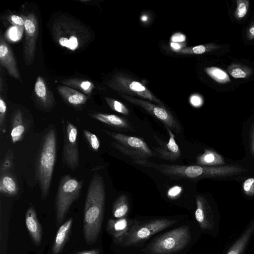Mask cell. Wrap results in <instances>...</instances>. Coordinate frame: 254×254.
I'll list each match as a JSON object with an SVG mask.
<instances>
[{
  "instance_id": "cell-1",
  "label": "cell",
  "mask_w": 254,
  "mask_h": 254,
  "mask_svg": "<svg viewBox=\"0 0 254 254\" xmlns=\"http://www.w3.org/2000/svg\"><path fill=\"white\" fill-rule=\"evenodd\" d=\"M105 200V188L102 177L97 173L89 183L84 205L83 232L87 244L94 243L100 232Z\"/></svg>"
},
{
  "instance_id": "cell-2",
  "label": "cell",
  "mask_w": 254,
  "mask_h": 254,
  "mask_svg": "<svg viewBox=\"0 0 254 254\" xmlns=\"http://www.w3.org/2000/svg\"><path fill=\"white\" fill-rule=\"evenodd\" d=\"M51 33L59 45L71 51L84 48L91 41L92 36L84 24L65 15L55 19L51 27Z\"/></svg>"
},
{
  "instance_id": "cell-3",
  "label": "cell",
  "mask_w": 254,
  "mask_h": 254,
  "mask_svg": "<svg viewBox=\"0 0 254 254\" xmlns=\"http://www.w3.org/2000/svg\"><path fill=\"white\" fill-rule=\"evenodd\" d=\"M57 154V135L54 127L49 128L42 139L35 165V178L41 197L46 199L50 190Z\"/></svg>"
},
{
  "instance_id": "cell-4",
  "label": "cell",
  "mask_w": 254,
  "mask_h": 254,
  "mask_svg": "<svg viewBox=\"0 0 254 254\" xmlns=\"http://www.w3.org/2000/svg\"><path fill=\"white\" fill-rule=\"evenodd\" d=\"M132 162L142 167L153 169L172 179L209 178L217 180L222 176L220 167H203L197 165H181L157 164L146 159H132Z\"/></svg>"
},
{
  "instance_id": "cell-5",
  "label": "cell",
  "mask_w": 254,
  "mask_h": 254,
  "mask_svg": "<svg viewBox=\"0 0 254 254\" xmlns=\"http://www.w3.org/2000/svg\"><path fill=\"white\" fill-rule=\"evenodd\" d=\"M83 180L79 181L70 175L63 176L59 184L55 198L56 219L61 223L73 202L80 196Z\"/></svg>"
},
{
  "instance_id": "cell-6",
  "label": "cell",
  "mask_w": 254,
  "mask_h": 254,
  "mask_svg": "<svg viewBox=\"0 0 254 254\" xmlns=\"http://www.w3.org/2000/svg\"><path fill=\"white\" fill-rule=\"evenodd\" d=\"M190 239L189 228L183 226L156 239L148 246V251L152 254H171L184 248Z\"/></svg>"
},
{
  "instance_id": "cell-7",
  "label": "cell",
  "mask_w": 254,
  "mask_h": 254,
  "mask_svg": "<svg viewBox=\"0 0 254 254\" xmlns=\"http://www.w3.org/2000/svg\"><path fill=\"white\" fill-rule=\"evenodd\" d=\"M104 131L115 139L111 145L120 152L132 159H146L153 156V153L142 139L120 133Z\"/></svg>"
},
{
  "instance_id": "cell-8",
  "label": "cell",
  "mask_w": 254,
  "mask_h": 254,
  "mask_svg": "<svg viewBox=\"0 0 254 254\" xmlns=\"http://www.w3.org/2000/svg\"><path fill=\"white\" fill-rule=\"evenodd\" d=\"M107 84L119 93H121L131 97L138 96L166 108L165 104L155 96L145 85L127 75L118 73L115 75Z\"/></svg>"
},
{
  "instance_id": "cell-9",
  "label": "cell",
  "mask_w": 254,
  "mask_h": 254,
  "mask_svg": "<svg viewBox=\"0 0 254 254\" xmlns=\"http://www.w3.org/2000/svg\"><path fill=\"white\" fill-rule=\"evenodd\" d=\"M64 135L62 161L72 171L79 165V153L77 144V129L72 123H63Z\"/></svg>"
},
{
  "instance_id": "cell-10",
  "label": "cell",
  "mask_w": 254,
  "mask_h": 254,
  "mask_svg": "<svg viewBox=\"0 0 254 254\" xmlns=\"http://www.w3.org/2000/svg\"><path fill=\"white\" fill-rule=\"evenodd\" d=\"M119 94L128 102L143 109L151 115L162 122L165 126L168 127L177 133L181 132L180 125L166 108L145 100L135 98L121 93Z\"/></svg>"
},
{
  "instance_id": "cell-11",
  "label": "cell",
  "mask_w": 254,
  "mask_h": 254,
  "mask_svg": "<svg viewBox=\"0 0 254 254\" xmlns=\"http://www.w3.org/2000/svg\"><path fill=\"white\" fill-rule=\"evenodd\" d=\"M176 221L169 219H156L132 229L124 242L125 246L139 243L173 225Z\"/></svg>"
},
{
  "instance_id": "cell-12",
  "label": "cell",
  "mask_w": 254,
  "mask_h": 254,
  "mask_svg": "<svg viewBox=\"0 0 254 254\" xmlns=\"http://www.w3.org/2000/svg\"><path fill=\"white\" fill-rule=\"evenodd\" d=\"M25 39L23 45V59L25 64H33L35 54L36 45L39 33L37 19L33 13L24 18Z\"/></svg>"
},
{
  "instance_id": "cell-13",
  "label": "cell",
  "mask_w": 254,
  "mask_h": 254,
  "mask_svg": "<svg viewBox=\"0 0 254 254\" xmlns=\"http://www.w3.org/2000/svg\"><path fill=\"white\" fill-rule=\"evenodd\" d=\"M241 134L245 151L243 159L254 169V118L243 122Z\"/></svg>"
},
{
  "instance_id": "cell-14",
  "label": "cell",
  "mask_w": 254,
  "mask_h": 254,
  "mask_svg": "<svg viewBox=\"0 0 254 254\" xmlns=\"http://www.w3.org/2000/svg\"><path fill=\"white\" fill-rule=\"evenodd\" d=\"M0 63L12 77L19 79L20 74L12 50L4 37L0 35Z\"/></svg>"
},
{
  "instance_id": "cell-15",
  "label": "cell",
  "mask_w": 254,
  "mask_h": 254,
  "mask_svg": "<svg viewBox=\"0 0 254 254\" xmlns=\"http://www.w3.org/2000/svg\"><path fill=\"white\" fill-rule=\"evenodd\" d=\"M165 127L169 133V141L167 143L162 144L161 147H154L153 149L160 158L172 162L176 161L181 157V151L176 142L172 130L168 127Z\"/></svg>"
},
{
  "instance_id": "cell-16",
  "label": "cell",
  "mask_w": 254,
  "mask_h": 254,
  "mask_svg": "<svg viewBox=\"0 0 254 254\" xmlns=\"http://www.w3.org/2000/svg\"><path fill=\"white\" fill-rule=\"evenodd\" d=\"M210 148H205L203 152L197 156L196 165L203 167H216L225 165L232 162Z\"/></svg>"
},
{
  "instance_id": "cell-17",
  "label": "cell",
  "mask_w": 254,
  "mask_h": 254,
  "mask_svg": "<svg viewBox=\"0 0 254 254\" xmlns=\"http://www.w3.org/2000/svg\"><path fill=\"white\" fill-rule=\"evenodd\" d=\"M25 224L33 242L35 245H39L42 239V228L32 204H30L26 210Z\"/></svg>"
},
{
  "instance_id": "cell-18",
  "label": "cell",
  "mask_w": 254,
  "mask_h": 254,
  "mask_svg": "<svg viewBox=\"0 0 254 254\" xmlns=\"http://www.w3.org/2000/svg\"><path fill=\"white\" fill-rule=\"evenodd\" d=\"M34 92L38 102L43 108L49 109L55 104L53 93L41 76H38L36 79Z\"/></svg>"
},
{
  "instance_id": "cell-19",
  "label": "cell",
  "mask_w": 254,
  "mask_h": 254,
  "mask_svg": "<svg viewBox=\"0 0 254 254\" xmlns=\"http://www.w3.org/2000/svg\"><path fill=\"white\" fill-rule=\"evenodd\" d=\"M196 208L195 212L196 220L201 228L206 229L209 228V223L208 216L212 210L207 198L201 194L196 196Z\"/></svg>"
},
{
  "instance_id": "cell-20",
  "label": "cell",
  "mask_w": 254,
  "mask_h": 254,
  "mask_svg": "<svg viewBox=\"0 0 254 254\" xmlns=\"http://www.w3.org/2000/svg\"><path fill=\"white\" fill-rule=\"evenodd\" d=\"M58 90L64 101L73 106L84 105L88 99V96L85 94L67 86H58Z\"/></svg>"
},
{
  "instance_id": "cell-21",
  "label": "cell",
  "mask_w": 254,
  "mask_h": 254,
  "mask_svg": "<svg viewBox=\"0 0 254 254\" xmlns=\"http://www.w3.org/2000/svg\"><path fill=\"white\" fill-rule=\"evenodd\" d=\"M18 186L15 175L12 172L0 174V192L13 196L18 192Z\"/></svg>"
},
{
  "instance_id": "cell-22",
  "label": "cell",
  "mask_w": 254,
  "mask_h": 254,
  "mask_svg": "<svg viewBox=\"0 0 254 254\" xmlns=\"http://www.w3.org/2000/svg\"><path fill=\"white\" fill-rule=\"evenodd\" d=\"M23 118L20 110L15 111L11 119L10 135L13 143L21 141L25 132Z\"/></svg>"
},
{
  "instance_id": "cell-23",
  "label": "cell",
  "mask_w": 254,
  "mask_h": 254,
  "mask_svg": "<svg viewBox=\"0 0 254 254\" xmlns=\"http://www.w3.org/2000/svg\"><path fill=\"white\" fill-rule=\"evenodd\" d=\"M72 224L70 218L59 228L52 248L53 254H59L64 248L70 233Z\"/></svg>"
},
{
  "instance_id": "cell-24",
  "label": "cell",
  "mask_w": 254,
  "mask_h": 254,
  "mask_svg": "<svg viewBox=\"0 0 254 254\" xmlns=\"http://www.w3.org/2000/svg\"><path fill=\"white\" fill-rule=\"evenodd\" d=\"M91 117L109 126L121 128H128L130 124L126 119L113 114L94 113Z\"/></svg>"
},
{
  "instance_id": "cell-25",
  "label": "cell",
  "mask_w": 254,
  "mask_h": 254,
  "mask_svg": "<svg viewBox=\"0 0 254 254\" xmlns=\"http://www.w3.org/2000/svg\"><path fill=\"white\" fill-rule=\"evenodd\" d=\"M61 82L65 86L79 90L87 95H90L95 88L94 84L90 81L78 78L66 79L62 80Z\"/></svg>"
},
{
  "instance_id": "cell-26",
  "label": "cell",
  "mask_w": 254,
  "mask_h": 254,
  "mask_svg": "<svg viewBox=\"0 0 254 254\" xmlns=\"http://www.w3.org/2000/svg\"><path fill=\"white\" fill-rule=\"evenodd\" d=\"M254 232V220L239 239L232 245L227 254H242Z\"/></svg>"
},
{
  "instance_id": "cell-27",
  "label": "cell",
  "mask_w": 254,
  "mask_h": 254,
  "mask_svg": "<svg viewBox=\"0 0 254 254\" xmlns=\"http://www.w3.org/2000/svg\"><path fill=\"white\" fill-rule=\"evenodd\" d=\"M238 183L240 184L242 194L245 197H254V173L243 176Z\"/></svg>"
},
{
  "instance_id": "cell-28",
  "label": "cell",
  "mask_w": 254,
  "mask_h": 254,
  "mask_svg": "<svg viewBox=\"0 0 254 254\" xmlns=\"http://www.w3.org/2000/svg\"><path fill=\"white\" fill-rule=\"evenodd\" d=\"M128 211V204L127 196L121 195L116 201L113 208L114 216L117 218H121L126 215Z\"/></svg>"
},
{
  "instance_id": "cell-29",
  "label": "cell",
  "mask_w": 254,
  "mask_h": 254,
  "mask_svg": "<svg viewBox=\"0 0 254 254\" xmlns=\"http://www.w3.org/2000/svg\"><path fill=\"white\" fill-rule=\"evenodd\" d=\"M205 71L209 76L218 83H225L230 81L228 74L219 67H206Z\"/></svg>"
},
{
  "instance_id": "cell-30",
  "label": "cell",
  "mask_w": 254,
  "mask_h": 254,
  "mask_svg": "<svg viewBox=\"0 0 254 254\" xmlns=\"http://www.w3.org/2000/svg\"><path fill=\"white\" fill-rule=\"evenodd\" d=\"M13 152L12 147H9L6 151L2 160L0 167V174L12 172L13 170Z\"/></svg>"
},
{
  "instance_id": "cell-31",
  "label": "cell",
  "mask_w": 254,
  "mask_h": 254,
  "mask_svg": "<svg viewBox=\"0 0 254 254\" xmlns=\"http://www.w3.org/2000/svg\"><path fill=\"white\" fill-rule=\"evenodd\" d=\"M127 226V220L125 219H121L116 221L109 220L107 227L108 231L117 239L118 234L125 230Z\"/></svg>"
},
{
  "instance_id": "cell-32",
  "label": "cell",
  "mask_w": 254,
  "mask_h": 254,
  "mask_svg": "<svg viewBox=\"0 0 254 254\" xmlns=\"http://www.w3.org/2000/svg\"><path fill=\"white\" fill-rule=\"evenodd\" d=\"M105 100L110 108L113 111L124 115H129V112L128 109L122 102L109 97H106Z\"/></svg>"
},
{
  "instance_id": "cell-33",
  "label": "cell",
  "mask_w": 254,
  "mask_h": 254,
  "mask_svg": "<svg viewBox=\"0 0 254 254\" xmlns=\"http://www.w3.org/2000/svg\"><path fill=\"white\" fill-rule=\"evenodd\" d=\"M83 132L92 149L98 151L100 148V142L96 135L86 129H84Z\"/></svg>"
},
{
  "instance_id": "cell-34",
  "label": "cell",
  "mask_w": 254,
  "mask_h": 254,
  "mask_svg": "<svg viewBox=\"0 0 254 254\" xmlns=\"http://www.w3.org/2000/svg\"><path fill=\"white\" fill-rule=\"evenodd\" d=\"M6 105L1 96L0 97V129L2 133L6 132L5 116Z\"/></svg>"
},
{
  "instance_id": "cell-35",
  "label": "cell",
  "mask_w": 254,
  "mask_h": 254,
  "mask_svg": "<svg viewBox=\"0 0 254 254\" xmlns=\"http://www.w3.org/2000/svg\"><path fill=\"white\" fill-rule=\"evenodd\" d=\"M248 9V1H238L237 15L239 18L244 17Z\"/></svg>"
},
{
  "instance_id": "cell-36",
  "label": "cell",
  "mask_w": 254,
  "mask_h": 254,
  "mask_svg": "<svg viewBox=\"0 0 254 254\" xmlns=\"http://www.w3.org/2000/svg\"><path fill=\"white\" fill-rule=\"evenodd\" d=\"M8 20L11 24L23 27L24 25V19L17 15H11L8 17Z\"/></svg>"
},
{
  "instance_id": "cell-37",
  "label": "cell",
  "mask_w": 254,
  "mask_h": 254,
  "mask_svg": "<svg viewBox=\"0 0 254 254\" xmlns=\"http://www.w3.org/2000/svg\"><path fill=\"white\" fill-rule=\"evenodd\" d=\"M206 51V48L203 45H199L192 47L191 49H186L182 51L184 53H194L196 54H201Z\"/></svg>"
},
{
  "instance_id": "cell-38",
  "label": "cell",
  "mask_w": 254,
  "mask_h": 254,
  "mask_svg": "<svg viewBox=\"0 0 254 254\" xmlns=\"http://www.w3.org/2000/svg\"><path fill=\"white\" fill-rule=\"evenodd\" d=\"M182 191V188L175 186L171 188L167 192V195L170 198H175L178 196Z\"/></svg>"
},
{
  "instance_id": "cell-39",
  "label": "cell",
  "mask_w": 254,
  "mask_h": 254,
  "mask_svg": "<svg viewBox=\"0 0 254 254\" xmlns=\"http://www.w3.org/2000/svg\"><path fill=\"white\" fill-rule=\"evenodd\" d=\"M230 74L232 77L235 78H244L247 75L245 71L239 67H236L233 69Z\"/></svg>"
},
{
  "instance_id": "cell-40",
  "label": "cell",
  "mask_w": 254,
  "mask_h": 254,
  "mask_svg": "<svg viewBox=\"0 0 254 254\" xmlns=\"http://www.w3.org/2000/svg\"><path fill=\"white\" fill-rule=\"evenodd\" d=\"M190 102L193 106H199L201 102V99L197 96H193L190 99Z\"/></svg>"
},
{
  "instance_id": "cell-41",
  "label": "cell",
  "mask_w": 254,
  "mask_h": 254,
  "mask_svg": "<svg viewBox=\"0 0 254 254\" xmlns=\"http://www.w3.org/2000/svg\"><path fill=\"white\" fill-rule=\"evenodd\" d=\"M77 254H100V251L98 249H94L89 251H84Z\"/></svg>"
},
{
  "instance_id": "cell-42",
  "label": "cell",
  "mask_w": 254,
  "mask_h": 254,
  "mask_svg": "<svg viewBox=\"0 0 254 254\" xmlns=\"http://www.w3.org/2000/svg\"><path fill=\"white\" fill-rule=\"evenodd\" d=\"M249 32L252 36H254V26L250 28L249 29Z\"/></svg>"
}]
</instances>
